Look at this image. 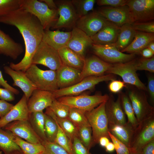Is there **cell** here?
Wrapping results in <instances>:
<instances>
[{
  "instance_id": "1",
  "label": "cell",
  "mask_w": 154,
  "mask_h": 154,
  "mask_svg": "<svg viewBox=\"0 0 154 154\" xmlns=\"http://www.w3.org/2000/svg\"><path fill=\"white\" fill-rule=\"evenodd\" d=\"M0 23L15 27L21 35L25 44V55L19 62L10 63L9 67L25 72L32 64L33 57L42 41L44 31L43 27L35 16L21 8L0 17Z\"/></svg>"
},
{
  "instance_id": "2",
  "label": "cell",
  "mask_w": 154,
  "mask_h": 154,
  "mask_svg": "<svg viewBox=\"0 0 154 154\" xmlns=\"http://www.w3.org/2000/svg\"><path fill=\"white\" fill-rule=\"evenodd\" d=\"M20 8L35 16L44 30L52 28L58 18V9H50L40 1L20 0Z\"/></svg>"
},
{
  "instance_id": "3",
  "label": "cell",
  "mask_w": 154,
  "mask_h": 154,
  "mask_svg": "<svg viewBox=\"0 0 154 154\" xmlns=\"http://www.w3.org/2000/svg\"><path fill=\"white\" fill-rule=\"evenodd\" d=\"M106 101L91 110L85 112L92 130L93 146L99 143V139L102 137L110 138L108 134V121L105 110Z\"/></svg>"
},
{
  "instance_id": "4",
  "label": "cell",
  "mask_w": 154,
  "mask_h": 154,
  "mask_svg": "<svg viewBox=\"0 0 154 154\" xmlns=\"http://www.w3.org/2000/svg\"><path fill=\"white\" fill-rule=\"evenodd\" d=\"M25 73L37 89L51 92L59 89L56 71L43 70L31 64Z\"/></svg>"
},
{
  "instance_id": "5",
  "label": "cell",
  "mask_w": 154,
  "mask_h": 154,
  "mask_svg": "<svg viewBox=\"0 0 154 154\" xmlns=\"http://www.w3.org/2000/svg\"><path fill=\"white\" fill-rule=\"evenodd\" d=\"M115 75L111 74L100 76H88L72 86L59 89L52 92L55 99L65 96H77L86 90L93 88L101 82L112 81L115 80Z\"/></svg>"
},
{
  "instance_id": "6",
  "label": "cell",
  "mask_w": 154,
  "mask_h": 154,
  "mask_svg": "<svg viewBox=\"0 0 154 154\" xmlns=\"http://www.w3.org/2000/svg\"><path fill=\"white\" fill-rule=\"evenodd\" d=\"M154 139V116L139 123L135 128L130 153L141 154L143 147Z\"/></svg>"
},
{
  "instance_id": "7",
  "label": "cell",
  "mask_w": 154,
  "mask_h": 154,
  "mask_svg": "<svg viewBox=\"0 0 154 154\" xmlns=\"http://www.w3.org/2000/svg\"><path fill=\"white\" fill-rule=\"evenodd\" d=\"M137 58L125 63L112 64L106 73L120 76L125 83L135 86L144 91H147V87L141 81L136 73L135 65Z\"/></svg>"
},
{
  "instance_id": "8",
  "label": "cell",
  "mask_w": 154,
  "mask_h": 154,
  "mask_svg": "<svg viewBox=\"0 0 154 154\" xmlns=\"http://www.w3.org/2000/svg\"><path fill=\"white\" fill-rule=\"evenodd\" d=\"M109 95H80L65 96L56 99L70 108L82 110L85 112L91 110L108 99Z\"/></svg>"
},
{
  "instance_id": "9",
  "label": "cell",
  "mask_w": 154,
  "mask_h": 154,
  "mask_svg": "<svg viewBox=\"0 0 154 154\" xmlns=\"http://www.w3.org/2000/svg\"><path fill=\"white\" fill-rule=\"evenodd\" d=\"M144 92L136 88L128 92V96L139 123L154 116V107L149 103Z\"/></svg>"
},
{
  "instance_id": "10",
  "label": "cell",
  "mask_w": 154,
  "mask_h": 154,
  "mask_svg": "<svg viewBox=\"0 0 154 154\" xmlns=\"http://www.w3.org/2000/svg\"><path fill=\"white\" fill-rule=\"evenodd\" d=\"M31 64H41L55 71L64 65L58 50L42 41L33 57Z\"/></svg>"
},
{
  "instance_id": "11",
  "label": "cell",
  "mask_w": 154,
  "mask_h": 154,
  "mask_svg": "<svg viewBox=\"0 0 154 154\" xmlns=\"http://www.w3.org/2000/svg\"><path fill=\"white\" fill-rule=\"evenodd\" d=\"M132 23L147 22L154 19V0H127Z\"/></svg>"
},
{
  "instance_id": "12",
  "label": "cell",
  "mask_w": 154,
  "mask_h": 154,
  "mask_svg": "<svg viewBox=\"0 0 154 154\" xmlns=\"http://www.w3.org/2000/svg\"><path fill=\"white\" fill-rule=\"evenodd\" d=\"M92 48L96 56L111 64L126 62L135 58V53L126 54L122 52L113 45L93 44Z\"/></svg>"
},
{
  "instance_id": "13",
  "label": "cell",
  "mask_w": 154,
  "mask_h": 154,
  "mask_svg": "<svg viewBox=\"0 0 154 154\" xmlns=\"http://www.w3.org/2000/svg\"><path fill=\"white\" fill-rule=\"evenodd\" d=\"M55 2L57 7L58 18L52 28L58 29L75 27L78 18L71 0H59Z\"/></svg>"
},
{
  "instance_id": "14",
  "label": "cell",
  "mask_w": 154,
  "mask_h": 154,
  "mask_svg": "<svg viewBox=\"0 0 154 154\" xmlns=\"http://www.w3.org/2000/svg\"><path fill=\"white\" fill-rule=\"evenodd\" d=\"M108 22L97 11H93L78 18L75 27L91 37L101 30Z\"/></svg>"
},
{
  "instance_id": "15",
  "label": "cell",
  "mask_w": 154,
  "mask_h": 154,
  "mask_svg": "<svg viewBox=\"0 0 154 154\" xmlns=\"http://www.w3.org/2000/svg\"><path fill=\"white\" fill-rule=\"evenodd\" d=\"M3 129L30 143L42 144L41 140L33 129L28 120L13 121Z\"/></svg>"
},
{
  "instance_id": "16",
  "label": "cell",
  "mask_w": 154,
  "mask_h": 154,
  "mask_svg": "<svg viewBox=\"0 0 154 154\" xmlns=\"http://www.w3.org/2000/svg\"><path fill=\"white\" fill-rule=\"evenodd\" d=\"M97 11L107 21L119 27L126 23L132 24L129 8L126 5L117 7H102Z\"/></svg>"
},
{
  "instance_id": "17",
  "label": "cell",
  "mask_w": 154,
  "mask_h": 154,
  "mask_svg": "<svg viewBox=\"0 0 154 154\" xmlns=\"http://www.w3.org/2000/svg\"><path fill=\"white\" fill-rule=\"evenodd\" d=\"M105 110L108 124L124 125L127 121L121 102L120 93L116 100L112 94L106 102Z\"/></svg>"
},
{
  "instance_id": "18",
  "label": "cell",
  "mask_w": 154,
  "mask_h": 154,
  "mask_svg": "<svg viewBox=\"0 0 154 154\" xmlns=\"http://www.w3.org/2000/svg\"><path fill=\"white\" fill-rule=\"evenodd\" d=\"M55 99L52 92L35 89L27 101L30 113L43 111L44 109L50 106Z\"/></svg>"
},
{
  "instance_id": "19",
  "label": "cell",
  "mask_w": 154,
  "mask_h": 154,
  "mask_svg": "<svg viewBox=\"0 0 154 154\" xmlns=\"http://www.w3.org/2000/svg\"><path fill=\"white\" fill-rule=\"evenodd\" d=\"M71 32V36L66 47L85 57L86 51L94 44L92 40L90 37L75 27Z\"/></svg>"
},
{
  "instance_id": "20",
  "label": "cell",
  "mask_w": 154,
  "mask_h": 154,
  "mask_svg": "<svg viewBox=\"0 0 154 154\" xmlns=\"http://www.w3.org/2000/svg\"><path fill=\"white\" fill-rule=\"evenodd\" d=\"M30 113L27 106V100L24 95L9 112L0 118V128H3L8 124L14 121L28 120Z\"/></svg>"
},
{
  "instance_id": "21",
  "label": "cell",
  "mask_w": 154,
  "mask_h": 154,
  "mask_svg": "<svg viewBox=\"0 0 154 154\" xmlns=\"http://www.w3.org/2000/svg\"><path fill=\"white\" fill-rule=\"evenodd\" d=\"M112 65V64L106 62L96 56L85 58L81 72V80L88 76L103 75Z\"/></svg>"
},
{
  "instance_id": "22",
  "label": "cell",
  "mask_w": 154,
  "mask_h": 154,
  "mask_svg": "<svg viewBox=\"0 0 154 154\" xmlns=\"http://www.w3.org/2000/svg\"><path fill=\"white\" fill-rule=\"evenodd\" d=\"M59 89L72 86L81 81V70L63 65L56 70Z\"/></svg>"
},
{
  "instance_id": "23",
  "label": "cell",
  "mask_w": 154,
  "mask_h": 154,
  "mask_svg": "<svg viewBox=\"0 0 154 154\" xmlns=\"http://www.w3.org/2000/svg\"><path fill=\"white\" fill-rule=\"evenodd\" d=\"M5 72L9 75L13 81V85L19 87L23 92L28 101L33 91L37 88L28 78L25 72L20 70H15L9 66L4 67Z\"/></svg>"
},
{
  "instance_id": "24",
  "label": "cell",
  "mask_w": 154,
  "mask_h": 154,
  "mask_svg": "<svg viewBox=\"0 0 154 154\" xmlns=\"http://www.w3.org/2000/svg\"><path fill=\"white\" fill-rule=\"evenodd\" d=\"M120 27L108 21L98 32L90 37L94 44L98 45H113L116 42Z\"/></svg>"
},
{
  "instance_id": "25",
  "label": "cell",
  "mask_w": 154,
  "mask_h": 154,
  "mask_svg": "<svg viewBox=\"0 0 154 154\" xmlns=\"http://www.w3.org/2000/svg\"><path fill=\"white\" fill-rule=\"evenodd\" d=\"M22 45L15 42L0 29V54L15 60L23 52Z\"/></svg>"
},
{
  "instance_id": "26",
  "label": "cell",
  "mask_w": 154,
  "mask_h": 154,
  "mask_svg": "<svg viewBox=\"0 0 154 154\" xmlns=\"http://www.w3.org/2000/svg\"><path fill=\"white\" fill-rule=\"evenodd\" d=\"M71 35V31L63 32L59 30H44L42 41L58 50L66 47Z\"/></svg>"
},
{
  "instance_id": "27",
  "label": "cell",
  "mask_w": 154,
  "mask_h": 154,
  "mask_svg": "<svg viewBox=\"0 0 154 154\" xmlns=\"http://www.w3.org/2000/svg\"><path fill=\"white\" fill-rule=\"evenodd\" d=\"M135 129L127 122L122 125L108 124L109 131L128 149L131 147Z\"/></svg>"
},
{
  "instance_id": "28",
  "label": "cell",
  "mask_w": 154,
  "mask_h": 154,
  "mask_svg": "<svg viewBox=\"0 0 154 154\" xmlns=\"http://www.w3.org/2000/svg\"><path fill=\"white\" fill-rule=\"evenodd\" d=\"M154 40V33L136 31L132 42L127 47L121 52L130 54L140 52L142 50L147 48L151 42Z\"/></svg>"
},
{
  "instance_id": "29",
  "label": "cell",
  "mask_w": 154,
  "mask_h": 154,
  "mask_svg": "<svg viewBox=\"0 0 154 154\" xmlns=\"http://www.w3.org/2000/svg\"><path fill=\"white\" fill-rule=\"evenodd\" d=\"M64 65L82 70L84 67L85 58L67 47L58 50Z\"/></svg>"
},
{
  "instance_id": "30",
  "label": "cell",
  "mask_w": 154,
  "mask_h": 154,
  "mask_svg": "<svg viewBox=\"0 0 154 154\" xmlns=\"http://www.w3.org/2000/svg\"><path fill=\"white\" fill-rule=\"evenodd\" d=\"M135 32L132 24L127 23L124 24L120 27L117 40L113 45L121 52L132 42Z\"/></svg>"
},
{
  "instance_id": "31",
  "label": "cell",
  "mask_w": 154,
  "mask_h": 154,
  "mask_svg": "<svg viewBox=\"0 0 154 154\" xmlns=\"http://www.w3.org/2000/svg\"><path fill=\"white\" fill-rule=\"evenodd\" d=\"M45 113L52 117L57 123L72 142L75 138L78 137V128L68 118L58 117L49 107L46 109Z\"/></svg>"
},
{
  "instance_id": "32",
  "label": "cell",
  "mask_w": 154,
  "mask_h": 154,
  "mask_svg": "<svg viewBox=\"0 0 154 154\" xmlns=\"http://www.w3.org/2000/svg\"><path fill=\"white\" fill-rule=\"evenodd\" d=\"M45 113L43 111L30 114L28 121L42 142L47 141L44 131Z\"/></svg>"
},
{
  "instance_id": "33",
  "label": "cell",
  "mask_w": 154,
  "mask_h": 154,
  "mask_svg": "<svg viewBox=\"0 0 154 154\" xmlns=\"http://www.w3.org/2000/svg\"><path fill=\"white\" fill-rule=\"evenodd\" d=\"M14 135L10 132L0 128V150L4 154H9L16 151H21L13 141Z\"/></svg>"
},
{
  "instance_id": "34",
  "label": "cell",
  "mask_w": 154,
  "mask_h": 154,
  "mask_svg": "<svg viewBox=\"0 0 154 154\" xmlns=\"http://www.w3.org/2000/svg\"><path fill=\"white\" fill-rule=\"evenodd\" d=\"M13 140L23 154H42L44 151V147L42 144L30 143L14 135Z\"/></svg>"
},
{
  "instance_id": "35",
  "label": "cell",
  "mask_w": 154,
  "mask_h": 154,
  "mask_svg": "<svg viewBox=\"0 0 154 154\" xmlns=\"http://www.w3.org/2000/svg\"><path fill=\"white\" fill-rule=\"evenodd\" d=\"M121 106L125 114L127 117V122L136 128L139 123L135 116L129 99L125 94L120 92Z\"/></svg>"
},
{
  "instance_id": "36",
  "label": "cell",
  "mask_w": 154,
  "mask_h": 154,
  "mask_svg": "<svg viewBox=\"0 0 154 154\" xmlns=\"http://www.w3.org/2000/svg\"><path fill=\"white\" fill-rule=\"evenodd\" d=\"M85 112L78 109L70 108L68 118L78 129L83 126H90L85 116Z\"/></svg>"
},
{
  "instance_id": "37",
  "label": "cell",
  "mask_w": 154,
  "mask_h": 154,
  "mask_svg": "<svg viewBox=\"0 0 154 154\" xmlns=\"http://www.w3.org/2000/svg\"><path fill=\"white\" fill-rule=\"evenodd\" d=\"M95 0H72L71 2L79 18L94 11Z\"/></svg>"
},
{
  "instance_id": "38",
  "label": "cell",
  "mask_w": 154,
  "mask_h": 154,
  "mask_svg": "<svg viewBox=\"0 0 154 154\" xmlns=\"http://www.w3.org/2000/svg\"><path fill=\"white\" fill-rule=\"evenodd\" d=\"M58 130L56 122L52 117L45 113L44 131L47 141L54 142Z\"/></svg>"
},
{
  "instance_id": "39",
  "label": "cell",
  "mask_w": 154,
  "mask_h": 154,
  "mask_svg": "<svg viewBox=\"0 0 154 154\" xmlns=\"http://www.w3.org/2000/svg\"><path fill=\"white\" fill-rule=\"evenodd\" d=\"M56 123L58 126V130L54 143L64 149L68 154H74L72 142Z\"/></svg>"
},
{
  "instance_id": "40",
  "label": "cell",
  "mask_w": 154,
  "mask_h": 154,
  "mask_svg": "<svg viewBox=\"0 0 154 154\" xmlns=\"http://www.w3.org/2000/svg\"><path fill=\"white\" fill-rule=\"evenodd\" d=\"M78 130V138L89 151L93 147L92 138V133L90 126H85L79 128Z\"/></svg>"
},
{
  "instance_id": "41",
  "label": "cell",
  "mask_w": 154,
  "mask_h": 154,
  "mask_svg": "<svg viewBox=\"0 0 154 154\" xmlns=\"http://www.w3.org/2000/svg\"><path fill=\"white\" fill-rule=\"evenodd\" d=\"M49 108L58 117L68 118L70 108L55 99Z\"/></svg>"
},
{
  "instance_id": "42",
  "label": "cell",
  "mask_w": 154,
  "mask_h": 154,
  "mask_svg": "<svg viewBox=\"0 0 154 154\" xmlns=\"http://www.w3.org/2000/svg\"><path fill=\"white\" fill-rule=\"evenodd\" d=\"M20 8V0H0V17Z\"/></svg>"
},
{
  "instance_id": "43",
  "label": "cell",
  "mask_w": 154,
  "mask_h": 154,
  "mask_svg": "<svg viewBox=\"0 0 154 154\" xmlns=\"http://www.w3.org/2000/svg\"><path fill=\"white\" fill-rule=\"evenodd\" d=\"M136 70H145L154 72V56L149 58L142 57L137 59L135 65Z\"/></svg>"
},
{
  "instance_id": "44",
  "label": "cell",
  "mask_w": 154,
  "mask_h": 154,
  "mask_svg": "<svg viewBox=\"0 0 154 154\" xmlns=\"http://www.w3.org/2000/svg\"><path fill=\"white\" fill-rule=\"evenodd\" d=\"M45 148L42 154H68L61 147L54 142L46 141L42 143Z\"/></svg>"
},
{
  "instance_id": "45",
  "label": "cell",
  "mask_w": 154,
  "mask_h": 154,
  "mask_svg": "<svg viewBox=\"0 0 154 154\" xmlns=\"http://www.w3.org/2000/svg\"><path fill=\"white\" fill-rule=\"evenodd\" d=\"M108 134L113 143L117 154H129L128 148L123 143L112 134L109 131Z\"/></svg>"
},
{
  "instance_id": "46",
  "label": "cell",
  "mask_w": 154,
  "mask_h": 154,
  "mask_svg": "<svg viewBox=\"0 0 154 154\" xmlns=\"http://www.w3.org/2000/svg\"><path fill=\"white\" fill-rule=\"evenodd\" d=\"M132 25L135 31L147 33H154L153 21L134 23Z\"/></svg>"
},
{
  "instance_id": "47",
  "label": "cell",
  "mask_w": 154,
  "mask_h": 154,
  "mask_svg": "<svg viewBox=\"0 0 154 154\" xmlns=\"http://www.w3.org/2000/svg\"><path fill=\"white\" fill-rule=\"evenodd\" d=\"M72 149L74 154H91L77 137L72 141Z\"/></svg>"
},
{
  "instance_id": "48",
  "label": "cell",
  "mask_w": 154,
  "mask_h": 154,
  "mask_svg": "<svg viewBox=\"0 0 154 154\" xmlns=\"http://www.w3.org/2000/svg\"><path fill=\"white\" fill-rule=\"evenodd\" d=\"M127 0H98L97 5L99 6L108 5L110 7H117L126 5Z\"/></svg>"
},
{
  "instance_id": "49",
  "label": "cell",
  "mask_w": 154,
  "mask_h": 154,
  "mask_svg": "<svg viewBox=\"0 0 154 154\" xmlns=\"http://www.w3.org/2000/svg\"><path fill=\"white\" fill-rule=\"evenodd\" d=\"M125 84L124 82L119 80H114L110 83L108 88L110 91L112 93H118L125 87Z\"/></svg>"
},
{
  "instance_id": "50",
  "label": "cell",
  "mask_w": 154,
  "mask_h": 154,
  "mask_svg": "<svg viewBox=\"0 0 154 154\" xmlns=\"http://www.w3.org/2000/svg\"><path fill=\"white\" fill-rule=\"evenodd\" d=\"M13 106V105L7 101L0 99V118L6 115Z\"/></svg>"
},
{
  "instance_id": "51",
  "label": "cell",
  "mask_w": 154,
  "mask_h": 154,
  "mask_svg": "<svg viewBox=\"0 0 154 154\" xmlns=\"http://www.w3.org/2000/svg\"><path fill=\"white\" fill-rule=\"evenodd\" d=\"M0 99L12 101L15 99L14 94L9 90L0 88Z\"/></svg>"
},
{
  "instance_id": "52",
  "label": "cell",
  "mask_w": 154,
  "mask_h": 154,
  "mask_svg": "<svg viewBox=\"0 0 154 154\" xmlns=\"http://www.w3.org/2000/svg\"><path fill=\"white\" fill-rule=\"evenodd\" d=\"M151 99L153 102L154 100V77L153 75L148 77V84L147 87Z\"/></svg>"
},
{
  "instance_id": "53",
  "label": "cell",
  "mask_w": 154,
  "mask_h": 154,
  "mask_svg": "<svg viewBox=\"0 0 154 154\" xmlns=\"http://www.w3.org/2000/svg\"><path fill=\"white\" fill-rule=\"evenodd\" d=\"M0 86L4 88L8 89L12 92L14 94H18L19 91L18 90L13 88L9 85L3 78L1 72L0 70Z\"/></svg>"
},
{
  "instance_id": "54",
  "label": "cell",
  "mask_w": 154,
  "mask_h": 154,
  "mask_svg": "<svg viewBox=\"0 0 154 154\" xmlns=\"http://www.w3.org/2000/svg\"><path fill=\"white\" fill-rule=\"evenodd\" d=\"M141 154H154V139L149 142L143 147Z\"/></svg>"
},
{
  "instance_id": "55",
  "label": "cell",
  "mask_w": 154,
  "mask_h": 154,
  "mask_svg": "<svg viewBox=\"0 0 154 154\" xmlns=\"http://www.w3.org/2000/svg\"><path fill=\"white\" fill-rule=\"evenodd\" d=\"M140 53L143 57L149 58L153 56L154 53L147 48H146L142 50Z\"/></svg>"
},
{
  "instance_id": "56",
  "label": "cell",
  "mask_w": 154,
  "mask_h": 154,
  "mask_svg": "<svg viewBox=\"0 0 154 154\" xmlns=\"http://www.w3.org/2000/svg\"><path fill=\"white\" fill-rule=\"evenodd\" d=\"M40 1L45 3L50 9H57V7L55 1L52 0H41Z\"/></svg>"
},
{
  "instance_id": "57",
  "label": "cell",
  "mask_w": 154,
  "mask_h": 154,
  "mask_svg": "<svg viewBox=\"0 0 154 154\" xmlns=\"http://www.w3.org/2000/svg\"><path fill=\"white\" fill-rule=\"evenodd\" d=\"M109 142L110 141L108 138L106 137H102L100 138L99 143L101 146L105 147Z\"/></svg>"
},
{
  "instance_id": "58",
  "label": "cell",
  "mask_w": 154,
  "mask_h": 154,
  "mask_svg": "<svg viewBox=\"0 0 154 154\" xmlns=\"http://www.w3.org/2000/svg\"><path fill=\"white\" fill-rule=\"evenodd\" d=\"M106 151L108 152H112L115 150L114 146L112 142H109L105 147Z\"/></svg>"
},
{
  "instance_id": "59",
  "label": "cell",
  "mask_w": 154,
  "mask_h": 154,
  "mask_svg": "<svg viewBox=\"0 0 154 154\" xmlns=\"http://www.w3.org/2000/svg\"><path fill=\"white\" fill-rule=\"evenodd\" d=\"M147 48L150 50L154 53V40L148 44Z\"/></svg>"
},
{
  "instance_id": "60",
  "label": "cell",
  "mask_w": 154,
  "mask_h": 154,
  "mask_svg": "<svg viewBox=\"0 0 154 154\" xmlns=\"http://www.w3.org/2000/svg\"><path fill=\"white\" fill-rule=\"evenodd\" d=\"M9 154H23L21 151H16L12 152Z\"/></svg>"
},
{
  "instance_id": "61",
  "label": "cell",
  "mask_w": 154,
  "mask_h": 154,
  "mask_svg": "<svg viewBox=\"0 0 154 154\" xmlns=\"http://www.w3.org/2000/svg\"><path fill=\"white\" fill-rule=\"evenodd\" d=\"M129 154H141L139 153H130Z\"/></svg>"
},
{
  "instance_id": "62",
  "label": "cell",
  "mask_w": 154,
  "mask_h": 154,
  "mask_svg": "<svg viewBox=\"0 0 154 154\" xmlns=\"http://www.w3.org/2000/svg\"><path fill=\"white\" fill-rule=\"evenodd\" d=\"M2 151H0V154H3L2 153Z\"/></svg>"
}]
</instances>
